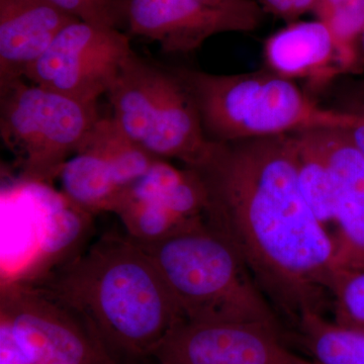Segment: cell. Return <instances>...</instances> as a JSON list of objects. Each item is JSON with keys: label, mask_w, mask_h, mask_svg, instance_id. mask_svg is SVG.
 <instances>
[{"label": "cell", "mask_w": 364, "mask_h": 364, "mask_svg": "<svg viewBox=\"0 0 364 364\" xmlns=\"http://www.w3.org/2000/svg\"><path fill=\"white\" fill-rule=\"evenodd\" d=\"M361 43H363V52H364V32L363 33V36H361Z\"/></svg>", "instance_id": "25"}, {"label": "cell", "mask_w": 364, "mask_h": 364, "mask_svg": "<svg viewBox=\"0 0 364 364\" xmlns=\"http://www.w3.org/2000/svg\"><path fill=\"white\" fill-rule=\"evenodd\" d=\"M354 116L353 123L345 130L364 158V109L354 112Z\"/></svg>", "instance_id": "22"}, {"label": "cell", "mask_w": 364, "mask_h": 364, "mask_svg": "<svg viewBox=\"0 0 364 364\" xmlns=\"http://www.w3.org/2000/svg\"><path fill=\"white\" fill-rule=\"evenodd\" d=\"M344 0H317V4L313 9L316 20L326 23L334 13L335 9Z\"/></svg>", "instance_id": "23"}, {"label": "cell", "mask_w": 364, "mask_h": 364, "mask_svg": "<svg viewBox=\"0 0 364 364\" xmlns=\"http://www.w3.org/2000/svg\"><path fill=\"white\" fill-rule=\"evenodd\" d=\"M133 52L128 33L77 21L55 38L25 78L77 102L97 104Z\"/></svg>", "instance_id": "8"}, {"label": "cell", "mask_w": 364, "mask_h": 364, "mask_svg": "<svg viewBox=\"0 0 364 364\" xmlns=\"http://www.w3.org/2000/svg\"><path fill=\"white\" fill-rule=\"evenodd\" d=\"M64 198L88 215L114 213L126 188L111 163L92 151L80 149L62 167L58 176Z\"/></svg>", "instance_id": "14"}, {"label": "cell", "mask_w": 364, "mask_h": 364, "mask_svg": "<svg viewBox=\"0 0 364 364\" xmlns=\"http://www.w3.org/2000/svg\"><path fill=\"white\" fill-rule=\"evenodd\" d=\"M330 296L334 321L364 331V269L334 267Z\"/></svg>", "instance_id": "17"}, {"label": "cell", "mask_w": 364, "mask_h": 364, "mask_svg": "<svg viewBox=\"0 0 364 364\" xmlns=\"http://www.w3.org/2000/svg\"><path fill=\"white\" fill-rule=\"evenodd\" d=\"M198 1L212 4V6H225V4H233V2L238 1V0H198Z\"/></svg>", "instance_id": "24"}, {"label": "cell", "mask_w": 364, "mask_h": 364, "mask_svg": "<svg viewBox=\"0 0 364 364\" xmlns=\"http://www.w3.org/2000/svg\"><path fill=\"white\" fill-rule=\"evenodd\" d=\"M138 244L156 267L183 320L279 327V314L240 253L205 217L159 240Z\"/></svg>", "instance_id": "3"}, {"label": "cell", "mask_w": 364, "mask_h": 364, "mask_svg": "<svg viewBox=\"0 0 364 364\" xmlns=\"http://www.w3.org/2000/svg\"><path fill=\"white\" fill-rule=\"evenodd\" d=\"M62 9L91 25L128 30L131 0H51Z\"/></svg>", "instance_id": "19"}, {"label": "cell", "mask_w": 364, "mask_h": 364, "mask_svg": "<svg viewBox=\"0 0 364 364\" xmlns=\"http://www.w3.org/2000/svg\"><path fill=\"white\" fill-rule=\"evenodd\" d=\"M263 54L269 70L291 80L321 85L341 69L331 33L318 20L289 23L267 38Z\"/></svg>", "instance_id": "13"}, {"label": "cell", "mask_w": 364, "mask_h": 364, "mask_svg": "<svg viewBox=\"0 0 364 364\" xmlns=\"http://www.w3.org/2000/svg\"><path fill=\"white\" fill-rule=\"evenodd\" d=\"M100 117L97 104L77 102L25 77L0 83V136L30 183L58 178Z\"/></svg>", "instance_id": "6"}, {"label": "cell", "mask_w": 364, "mask_h": 364, "mask_svg": "<svg viewBox=\"0 0 364 364\" xmlns=\"http://www.w3.org/2000/svg\"><path fill=\"white\" fill-rule=\"evenodd\" d=\"M77 21L51 0H0V83L25 77L55 38Z\"/></svg>", "instance_id": "12"}, {"label": "cell", "mask_w": 364, "mask_h": 364, "mask_svg": "<svg viewBox=\"0 0 364 364\" xmlns=\"http://www.w3.org/2000/svg\"><path fill=\"white\" fill-rule=\"evenodd\" d=\"M264 14L255 0H131L127 32L157 43L165 54H188L220 33L253 32Z\"/></svg>", "instance_id": "10"}, {"label": "cell", "mask_w": 364, "mask_h": 364, "mask_svg": "<svg viewBox=\"0 0 364 364\" xmlns=\"http://www.w3.org/2000/svg\"><path fill=\"white\" fill-rule=\"evenodd\" d=\"M105 97L119 129L157 159H176L193 167L207 154L210 141L176 69L133 52Z\"/></svg>", "instance_id": "5"}, {"label": "cell", "mask_w": 364, "mask_h": 364, "mask_svg": "<svg viewBox=\"0 0 364 364\" xmlns=\"http://www.w3.org/2000/svg\"><path fill=\"white\" fill-rule=\"evenodd\" d=\"M176 72L195 100L210 142H236L314 129H347L355 117L354 112L320 107L293 80L268 68L241 74L186 68Z\"/></svg>", "instance_id": "4"}, {"label": "cell", "mask_w": 364, "mask_h": 364, "mask_svg": "<svg viewBox=\"0 0 364 364\" xmlns=\"http://www.w3.org/2000/svg\"><path fill=\"white\" fill-rule=\"evenodd\" d=\"M0 324L33 364H119L73 311L31 282L2 286Z\"/></svg>", "instance_id": "7"}, {"label": "cell", "mask_w": 364, "mask_h": 364, "mask_svg": "<svg viewBox=\"0 0 364 364\" xmlns=\"http://www.w3.org/2000/svg\"><path fill=\"white\" fill-rule=\"evenodd\" d=\"M191 168L207 191L205 219L232 242L277 313L294 324L324 313L334 240L299 191L296 135L210 142Z\"/></svg>", "instance_id": "1"}, {"label": "cell", "mask_w": 364, "mask_h": 364, "mask_svg": "<svg viewBox=\"0 0 364 364\" xmlns=\"http://www.w3.org/2000/svg\"><path fill=\"white\" fill-rule=\"evenodd\" d=\"M331 33L339 66L346 69L354 59V44L364 32V0H344L326 21Z\"/></svg>", "instance_id": "18"}, {"label": "cell", "mask_w": 364, "mask_h": 364, "mask_svg": "<svg viewBox=\"0 0 364 364\" xmlns=\"http://www.w3.org/2000/svg\"><path fill=\"white\" fill-rule=\"evenodd\" d=\"M299 340L314 364H364V331L306 312L296 324Z\"/></svg>", "instance_id": "15"}, {"label": "cell", "mask_w": 364, "mask_h": 364, "mask_svg": "<svg viewBox=\"0 0 364 364\" xmlns=\"http://www.w3.org/2000/svg\"><path fill=\"white\" fill-rule=\"evenodd\" d=\"M265 14L294 23L303 14L313 11L317 0H257Z\"/></svg>", "instance_id": "20"}, {"label": "cell", "mask_w": 364, "mask_h": 364, "mask_svg": "<svg viewBox=\"0 0 364 364\" xmlns=\"http://www.w3.org/2000/svg\"><path fill=\"white\" fill-rule=\"evenodd\" d=\"M31 284L73 311L117 363L151 358L183 320L149 256L128 236L104 237Z\"/></svg>", "instance_id": "2"}, {"label": "cell", "mask_w": 364, "mask_h": 364, "mask_svg": "<svg viewBox=\"0 0 364 364\" xmlns=\"http://www.w3.org/2000/svg\"><path fill=\"white\" fill-rule=\"evenodd\" d=\"M151 358L158 364H314L287 348L280 327L228 321H179Z\"/></svg>", "instance_id": "9"}, {"label": "cell", "mask_w": 364, "mask_h": 364, "mask_svg": "<svg viewBox=\"0 0 364 364\" xmlns=\"http://www.w3.org/2000/svg\"><path fill=\"white\" fill-rule=\"evenodd\" d=\"M294 135L299 191L314 215L327 229L336 222V186L331 167L310 130Z\"/></svg>", "instance_id": "16"}, {"label": "cell", "mask_w": 364, "mask_h": 364, "mask_svg": "<svg viewBox=\"0 0 364 364\" xmlns=\"http://www.w3.org/2000/svg\"><path fill=\"white\" fill-rule=\"evenodd\" d=\"M0 364H33L4 324H0Z\"/></svg>", "instance_id": "21"}, {"label": "cell", "mask_w": 364, "mask_h": 364, "mask_svg": "<svg viewBox=\"0 0 364 364\" xmlns=\"http://www.w3.org/2000/svg\"><path fill=\"white\" fill-rule=\"evenodd\" d=\"M310 131L336 186L335 267L364 269V158L345 129Z\"/></svg>", "instance_id": "11"}]
</instances>
